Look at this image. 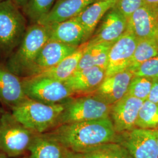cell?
I'll return each instance as SVG.
<instances>
[{
  "label": "cell",
  "mask_w": 158,
  "mask_h": 158,
  "mask_svg": "<svg viewBox=\"0 0 158 158\" xmlns=\"http://www.w3.org/2000/svg\"><path fill=\"white\" fill-rule=\"evenodd\" d=\"M158 25V6L144 4L127 19V31L138 40L155 38Z\"/></svg>",
  "instance_id": "7c38bea8"
},
{
  "label": "cell",
  "mask_w": 158,
  "mask_h": 158,
  "mask_svg": "<svg viewBox=\"0 0 158 158\" xmlns=\"http://www.w3.org/2000/svg\"><path fill=\"white\" fill-rule=\"evenodd\" d=\"M158 54V42L156 38L138 40L128 70L133 71L141 63Z\"/></svg>",
  "instance_id": "cb8c5ba5"
},
{
  "label": "cell",
  "mask_w": 158,
  "mask_h": 158,
  "mask_svg": "<svg viewBox=\"0 0 158 158\" xmlns=\"http://www.w3.org/2000/svg\"><path fill=\"white\" fill-rule=\"evenodd\" d=\"M156 40H157L158 42V28H157V31H156Z\"/></svg>",
  "instance_id": "d590c367"
},
{
  "label": "cell",
  "mask_w": 158,
  "mask_h": 158,
  "mask_svg": "<svg viewBox=\"0 0 158 158\" xmlns=\"http://www.w3.org/2000/svg\"><path fill=\"white\" fill-rule=\"evenodd\" d=\"M133 73L128 69L105 77L96 90V94L113 105L128 93Z\"/></svg>",
  "instance_id": "2e32d148"
},
{
  "label": "cell",
  "mask_w": 158,
  "mask_h": 158,
  "mask_svg": "<svg viewBox=\"0 0 158 158\" xmlns=\"http://www.w3.org/2000/svg\"><path fill=\"white\" fill-rule=\"evenodd\" d=\"M49 39V25L30 24L21 42L8 58L6 66L17 76L27 77L40 51Z\"/></svg>",
  "instance_id": "7a4b0ae2"
},
{
  "label": "cell",
  "mask_w": 158,
  "mask_h": 158,
  "mask_svg": "<svg viewBox=\"0 0 158 158\" xmlns=\"http://www.w3.org/2000/svg\"><path fill=\"white\" fill-rule=\"evenodd\" d=\"M158 126V105L149 100L143 102L139 110L136 127L154 130Z\"/></svg>",
  "instance_id": "484cf974"
},
{
  "label": "cell",
  "mask_w": 158,
  "mask_h": 158,
  "mask_svg": "<svg viewBox=\"0 0 158 158\" xmlns=\"http://www.w3.org/2000/svg\"><path fill=\"white\" fill-rule=\"evenodd\" d=\"M27 18L13 0L0 3V56L8 58L21 42Z\"/></svg>",
  "instance_id": "277c9868"
},
{
  "label": "cell",
  "mask_w": 158,
  "mask_h": 158,
  "mask_svg": "<svg viewBox=\"0 0 158 158\" xmlns=\"http://www.w3.org/2000/svg\"><path fill=\"white\" fill-rule=\"evenodd\" d=\"M116 142L124 147L132 158H158L155 129L135 128L119 133Z\"/></svg>",
  "instance_id": "ba28073f"
},
{
  "label": "cell",
  "mask_w": 158,
  "mask_h": 158,
  "mask_svg": "<svg viewBox=\"0 0 158 158\" xmlns=\"http://www.w3.org/2000/svg\"><path fill=\"white\" fill-rule=\"evenodd\" d=\"M81 153L85 158H132L124 147L116 142L93 147Z\"/></svg>",
  "instance_id": "603a6c76"
},
{
  "label": "cell",
  "mask_w": 158,
  "mask_h": 158,
  "mask_svg": "<svg viewBox=\"0 0 158 158\" xmlns=\"http://www.w3.org/2000/svg\"><path fill=\"white\" fill-rule=\"evenodd\" d=\"M137 43L135 36L127 31L113 44L108 55L106 77L128 69Z\"/></svg>",
  "instance_id": "30bf717a"
},
{
  "label": "cell",
  "mask_w": 158,
  "mask_h": 158,
  "mask_svg": "<svg viewBox=\"0 0 158 158\" xmlns=\"http://www.w3.org/2000/svg\"><path fill=\"white\" fill-rule=\"evenodd\" d=\"M37 133L20 123L13 114L4 113L0 117V152L18 158L27 152Z\"/></svg>",
  "instance_id": "5b68a950"
},
{
  "label": "cell",
  "mask_w": 158,
  "mask_h": 158,
  "mask_svg": "<svg viewBox=\"0 0 158 158\" xmlns=\"http://www.w3.org/2000/svg\"><path fill=\"white\" fill-rule=\"evenodd\" d=\"M145 4L152 6H158V0H143Z\"/></svg>",
  "instance_id": "d6a6232c"
},
{
  "label": "cell",
  "mask_w": 158,
  "mask_h": 158,
  "mask_svg": "<svg viewBox=\"0 0 158 158\" xmlns=\"http://www.w3.org/2000/svg\"><path fill=\"white\" fill-rule=\"evenodd\" d=\"M147 100L158 105V80H154Z\"/></svg>",
  "instance_id": "f546056e"
},
{
  "label": "cell",
  "mask_w": 158,
  "mask_h": 158,
  "mask_svg": "<svg viewBox=\"0 0 158 158\" xmlns=\"http://www.w3.org/2000/svg\"><path fill=\"white\" fill-rule=\"evenodd\" d=\"M47 133L68 150L80 153L93 147L116 142L118 135L110 117L61 125Z\"/></svg>",
  "instance_id": "6da1fadb"
},
{
  "label": "cell",
  "mask_w": 158,
  "mask_h": 158,
  "mask_svg": "<svg viewBox=\"0 0 158 158\" xmlns=\"http://www.w3.org/2000/svg\"><path fill=\"white\" fill-rule=\"evenodd\" d=\"M49 25L50 39L68 45L79 47L90 37L84 27L75 17Z\"/></svg>",
  "instance_id": "5bb4252c"
},
{
  "label": "cell",
  "mask_w": 158,
  "mask_h": 158,
  "mask_svg": "<svg viewBox=\"0 0 158 158\" xmlns=\"http://www.w3.org/2000/svg\"><path fill=\"white\" fill-rule=\"evenodd\" d=\"M26 96L32 100L48 104H56L74 94L64 82L49 77L32 76L22 77Z\"/></svg>",
  "instance_id": "52a82bcc"
},
{
  "label": "cell",
  "mask_w": 158,
  "mask_h": 158,
  "mask_svg": "<svg viewBox=\"0 0 158 158\" xmlns=\"http://www.w3.org/2000/svg\"><path fill=\"white\" fill-rule=\"evenodd\" d=\"M88 46L86 42L55 66L36 74L64 82L76 71L79 62ZM35 76V75H34Z\"/></svg>",
  "instance_id": "ffe728a7"
},
{
  "label": "cell",
  "mask_w": 158,
  "mask_h": 158,
  "mask_svg": "<svg viewBox=\"0 0 158 158\" xmlns=\"http://www.w3.org/2000/svg\"><path fill=\"white\" fill-rule=\"evenodd\" d=\"M144 4L143 0H116L114 7L128 19L134 12Z\"/></svg>",
  "instance_id": "f1b7e54d"
},
{
  "label": "cell",
  "mask_w": 158,
  "mask_h": 158,
  "mask_svg": "<svg viewBox=\"0 0 158 158\" xmlns=\"http://www.w3.org/2000/svg\"><path fill=\"white\" fill-rule=\"evenodd\" d=\"M105 77L106 70L95 66L76 70L64 83L75 94L96 90Z\"/></svg>",
  "instance_id": "ac0fdd59"
},
{
  "label": "cell",
  "mask_w": 158,
  "mask_h": 158,
  "mask_svg": "<svg viewBox=\"0 0 158 158\" xmlns=\"http://www.w3.org/2000/svg\"><path fill=\"white\" fill-rule=\"evenodd\" d=\"M155 132H156V140H157L158 145V128L155 129Z\"/></svg>",
  "instance_id": "e575fe53"
},
{
  "label": "cell",
  "mask_w": 158,
  "mask_h": 158,
  "mask_svg": "<svg viewBox=\"0 0 158 158\" xmlns=\"http://www.w3.org/2000/svg\"><path fill=\"white\" fill-rule=\"evenodd\" d=\"M127 19L114 6L104 15L88 45L99 43H115L127 32Z\"/></svg>",
  "instance_id": "9c48e42d"
},
{
  "label": "cell",
  "mask_w": 158,
  "mask_h": 158,
  "mask_svg": "<svg viewBox=\"0 0 158 158\" xmlns=\"http://www.w3.org/2000/svg\"><path fill=\"white\" fill-rule=\"evenodd\" d=\"M64 104H48L27 98L12 108L17 120L37 134H44L57 126Z\"/></svg>",
  "instance_id": "3957f363"
},
{
  "label": "cell",
  "mask_w": 158,
  "mask_h": 158,
  "mask_svg": "<svg viewBox=\"0 0 158 158\" xmlns=\"http://www.w3.org/2000/svg\"><path fill=\"white\" fill-rule=\"evenodd\" d=\"M66 158H85L82 153H80L74 152L72 151H69Z\"/></svg>",
  "instance_id": "4dcf8cb0"
},
{
  "label": "cell",
  "mask_w": 158,
  "mask_h": 158,
  "mask_svg": "<svg viewBox=\"0 0 158 158\" xmlns=\"http://www.w3.org/2000/svg\"><path fill=\"white\" fill-rule=\"evenodd\" d=\"M97 1L98 0H57L49 12L38 23L47 25L73 18Z\"/></svg>",
  "instance_id": "e0dca14e"
},
{
  "label": "cell",
  "mask_w": 158,
  "mask_h": 158,
  "mask_svg": "<svg viewBox=\"0 0 158 158\" xmlns=\"http://www.w3.org/2000/svg\"><path fill=\"white\" fill-rule=\"evenodd\" d=\"M0 158H10V157H8L6 155L0 152Z\"/></svg>",
  "instance_id": "836d02e7"
},
{
  "label": "cell",
  "mask_w": 158,
  "mask_h": 158,
  "mask_svg": "<svg viewBox=\"0 0 158 158\" xmlns=\"http://www.w3.org/2000/svg\"><path fill=\"white\" fill-rule=\"evenodd\" d=\"M77 48L49 40L40 51L27 77L38 74L55 66Z\"/></svg>",
  "instance_id": "4fadbf2b"
},
{
  "label": "cell",
  "mask_w": 158,
  "mask_h": 158,
  "mask_svg": "<svg viewBox=\"0 0 158 158\" xmlns=\"http://www.w3.org/2000/svg\"><path fill=\"white\" fill-rule=\"evenodd\" d=\"M115 2L116 0H98L76 17L84 27L89 37L104 15L114 6Z\"/></svg>",
  "instance_id": "44dd1931"
},
{
  "label": "cell",
  "mask_w": 158,
  "mask_h": 158,
  "mask_svg": "<svg viewBox=\"0 0 158 158\" xmlns=\"http://www.w3.org/2000/svg\"><path fill=\"white\" fill-rule=\"evenodd\" d=\"M13 1L17 6L23 10V8L27 4L29 0H13Z\"/></svg>",
  "instance_id": "1f68e13d"
},
{
  "label": "cell",
  "mask_w": 158,
  "mask_h": 158,
  "mask_svg": "<svg viewBox=\"0 0 158 158\" xmlns=\"http://www.w3.org/2000/svg\"><path fill=\"white\" fill-rule=\"evenodd\" d=\"M112 106V104L97 94L75 98L64 103V110L56 127L109 118Z\"/></svg>",
  "instance_id": "8992f818"
},
{
  "label": "cell",
  "mask_w": 158,
  "mask_h": 158,
  "mask_svg": "<svg viewBox=\"0 0 158 158\" xmlns=\"http://www.w3.org/2000/svg\"><path fill=\"white\" fill-rule=\"evenodd\" d=\"M27 98L22 77L0 63V102L12 109Z\"/></svg>",
  "instance_id": "9a60e30c"
},
{
  "label": "cell",
  "mask_w": 158,
  "mask_h": 158,
  "mask_svg": "<svg viewBox=\"0 0 158 158\" xmlns=\"http://www.w3.org/2000/svg\"><path fill=\"white\" fill-rule=\"evenodd\" d=\"M69 151L46 132L35 136L29 148V158H66Z\"/></svg>",
  "instance_id": "d6986e66"
},
{
  "label": "cell",
  "mask_w": 158,
  "mask_h": 158,
  "mask_svg": "<svg viewBox=\"0 0 158 158\" xmlns=\"http://www.w3.org/2000/svg\"><path fill=\"white\" fill-rule=\"evenodd\" d=\"M132 72L134 76L144 77L152 80H158V54L142 63Z\"/></svg>",
  "instance_id": "83f0119b"
},
{
  "label": "cell",
  "mask_w": 158,
  "mask_h": 158,
  "mask_svg": "<svg viewBox=\"0 0 158 158\" xmlns=\"http://www.w3.org/2000/svg\"><path fill=\"white\" fill-rule=\"evenodd\" d=\"M56 0H29L23 11L31 24L38 23L51 11Z\"/></svg>",
  "instance_id": "d4e9b609"
},
{
  "label": "cell",
  "mask_w": 158,
  "mask_h": 158,
  "mask_svg": "<svg viewBox=\"0 0 158 158\" xmlns=\"http://www.w3.org/2000/svg\"><path fill=\"white\" fill-rule=\"evenodd\" d=\"M6 0H0V3L1 2H3V1H5Z\"/></svg>",
  "instance_id": "8d00e7d4"
},
{
  "label": "cell",
  "mask_w": 158,
  "mask_h": 158,
  "mask_svg": "<svg viewBox=\"0 0 158 158\" xmlns=\"http://www.w3.org/2000/svg\"><path fill=\"white\" fill-rule=\"evenodd\" d=\"M143 102L127 94L113 104L110 118L117 134L136 128V123L138 114Z\"/></svg>",
  "instance_id": "8fae6325"
},
{
  "label": "cell",
  "mask_w": 158,
  "mask_h": 158,
  "mask_svg": "<svg viewBox=\"0 0 158 158\" xmlns=\"http://www.w3.org/2000/svg\"><path fill=\"white\" fill-rule=\"evenodd\" d=\"M153 81L152 79L134 76L131 81L127 94L145 101L150 93Z\"/></svg>",
  "instance_id": "4316f807"
},
{
  "label": "cell",
  "mask_w": 158,
  "mask_h": 158,
  "mask_svg": "<svg viewBox=\"0 0 158 158\" xmlns=\"http://www.w3.org/2000/svg\"><path fill=\"white\" fill-rule=\"evenodd\" d=\"M157 128H158V127H157Z\"/></svg>",
  "instance_id": "74e56055"
},
{
  "label": "cell",
  "mask_w": 158,
  "mask_h": 158,
  "mask_svg": "<svg viewBox=\"0 0 158 158\" xmlns=\"http://www.w3.org/2000/svg\"><path fill=\"white\" fill-rule=\"evenodd\" d=\"M114 44L99 43L87 46L79 62L76 70H81L95 66L106 70L109 52Z\"/></svg>",
  "instance_id": "7402d4cb"
}]
</instances>
